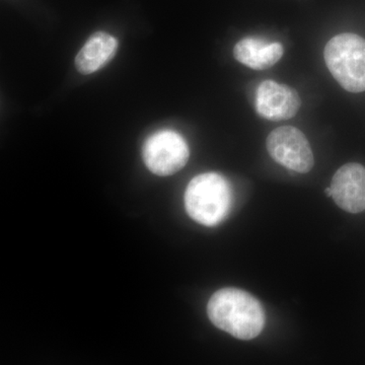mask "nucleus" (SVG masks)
Instances as JSON below:
<instances>
[{
    "instance_id": "39448f33",
    "label": "nucleus",
    "mask_w": 365,
    "mask_h": 365,
    "mask_svg": "<svg viewBox=\"0 0 365 365\" xmlns=\"http://www.w3.org/2000/svg\"><path fill=\"white\" fill-rule=\"evenodd\" d=\"M266 148L276 163L288 170L306 174L313 169L314 158L311 144L299 129L281 126L267 137Z\"/></svg>"
},
{
    "instance_id": "0eeeda50",
    "label": "nucleus",
    "mask_w": 365,
    "mask_h": 365,
    "mask_svg": "<svg viewBox=\"0 0 365 365\" xmlns=\"http://www.w3.org/2000/svg\"><path fill=\"white\" fill-rule=\"evenodd\" d=\"M332 198L341 209L349 213L365 210V168L360 163L342 165L334 175Z\"/></svg>"
},
{
    "instance_id": "20e7f679",
    "label": "nucleus",
    "mask_w": 365,
    "mask_h": 365,
    "mask_svg": "<svg viewBox=\"0 0 365 365\" xmlns=\"http://www.w3.org/2000/svg\"><path fill=\"white\" fill-rule=\"evenodd\" d=\"M143 158L151 173L158 176H170L181 170L188 163L189 146L181 134L163 129L146 139Z\"/></svg>"
},
{
    "instance_id": "f03ea898",
    "label": "nucleus",
    "mask_w": 365,
    "mask_h": 365,
    "mask_svg": "<svg viewBox=\"0 0 365 365\" xmlns=\"http://www.w3.org/2000/svg\"><path fill=\"white\" fill-rule=\"evenodd\" d=\"M184 202L187 213L194 222L205 227H215L232 210V186L217 173H204L190 181Z\"/></svg>"
},
{
    "instance_id": "9d476101",
    "label": "nucleus",
    "mask_w": 365,
    "mask_h": 365,
    "mask_svg": "<svg viewBox=\"0 0 365 365\" xmlns=\"http://www.w3.org/2000/svg\"><path fill=\"white\" fill-rule=\"evenodd\" d=\"M325 193L327 196L332 197V190H331V187H329V188H326Z\"/></svg>"
},
{
    "instance_id": "6e6552de",
    "label": "nucleus",
    "mask_w": 365,
    "mask_h": 365,
    "mask_svg": "<svg viewBox=\"0 0 365 365\" xmlns=\"http://www.w3.org/2000/svg\"><path fill=\"white\" fill-rule=\"evenodd\" d=\"M282 44L258 37H246L240 40L234 47V56L242 66L264 71L275 66L282 58Z\"/></svg>"
},
{
    "instance_id": "f257e3e1",
    "label": "nucleus",
    "mask_w": 365,
    "mask_h": 365,
    "mask_svg": "<svg viewBox=\"0 0 365 365\" xmlns=\"http://www.w3.org/2000/svg\"><path fill=\"white\" fill-rule=\"evenodd\" d=\"M211 323L232 337L252 340L265 326V313L256 297L245 290L228 287L217 290L209 299Z\"/></svg>"
},
{
    "instance_id": "7ed1b4c3",
    "label": "nucleus",
    "mask_w": 365,
    "mask_h": 365,
    "mask_svg": "<svg viewBox=\"0 0 365 365\" xmlns=\"http://www.w3.org/2000/svg\"><path fill=\"white\" fill-rule=\"evenodd\" d=\"M326 66L333 78L350 93L365 91V39L356 34L335 36L324 51Z\"/></svg>"
},
{
    "instance_id": "423d86ee",
    "label": "nucleus",
    "mask_w": 365,
    "mask_h": 365,
    "mask_svg": "<svg viewBox=\"0 0 365 365\" xmlns=\"http://www.w3.org/2000/svg\"><path fill=\"white\" fill-rule=\"evenodd\" d=\"M302 106L299 93L292 86L274 81H265L259 85L255 97V108L259 116L270 121L292 119Z\"/></svg>"
},
{
    "instance_id": "1a4fd4ad",
    "label": "nucleus",
    "mask_w": 365,
    "mask_h": 365,
    "mask_svg": "<svg viewBox=\"0 0 365 365\" xmlns=\"http://www.w3.org/2000/svg\"><path fill=\"white\" fill-rule=\"evenodd\" d=\"M118 41L114 36L105 32L93 34L86 41L76 58V66L83 74L100 71L111 61L116 54Z\"/></svg>"
}]
</instances>
